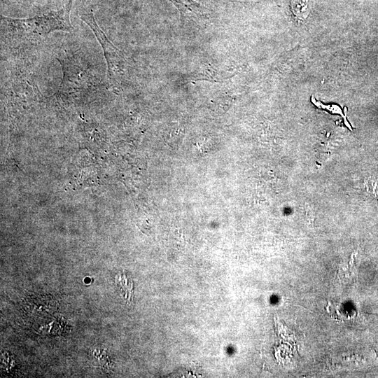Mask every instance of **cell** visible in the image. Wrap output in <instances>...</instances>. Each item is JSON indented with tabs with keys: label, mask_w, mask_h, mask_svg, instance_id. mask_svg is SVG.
Instances as JSON below:
<instances>
[{
	"label": "cell",
	"mask_w": 378,
	"mask_h": 378,
	"mask_svg": "<svg viewBox=\"0 0 378 378\" xmlns=\"http://www.w3.org/2000/svg\"><path fill=\"white\" fill-rule=\"evenodd\" d=\"M312 102L313 104H314L315 106H316L317 107H319V108H323V109L328 110V111H329V112H330L331 113H335V114H339V115H340L342 117H343L344 120L345 121V124L346 125V126H347L350 130H351L350 125H349V122H347V120H346V116L344 115V113H342V111L341 108H340L338 105H324V104H323L322 103H321L320 102L316 101V99H315V98H314V96L312 97Z\"/></svg>",
	"instance_id": "277c9868"
},
{
	"label": "cell",
	"mask_w": 378,
	"mask_h": 378,
	"mask_svg": "<svg viewBox=\"0 0 378 378\" xmlns=\"http://www.w3.org/2000/svg\"><path fill=\"white\" fill-rule=\"evenodd\" d=\"M183 15L198 16L202 14L201 6L195 0H169Z\"/></svg>",
	"instance_id": "3957f363"
},
{
	"label": "cell",
	"mask_w": 378,
	"mask_h": 378,
	"mask_svg": "<svg viewBox=\"0 0 378 378\" xmlns=\"http://www.w3.org/2000/svg\"><path fill=\"white\" fill-rule=\"evenodd\" d=\"M80 18L91 29L102 46L106 62L107 77L110 85L114 90L120 88L126 74L127 64L122 52L112 43L97 24L92 10L81 13Z\"/></svg>",
	"instance_id": "7a4b0ae2"
},
{
	"label": "cell",
	"mask_w": 378,
	"mask_h": 378,
	"mask_svg": "<svg viewBox=\"0 0 378 378\" xmlns=\"http://www.w3.org/2000/svg\"><path fill=\"white\" fill-rule=\"evenodd\" d=\"M74 0H68L60 9L27 18H11L1 15V25L14 34L45 36L55 31L72 29L70 11Z\"/></svg>",
	"instance_id": "6da1fadb"
}]
</instances>
